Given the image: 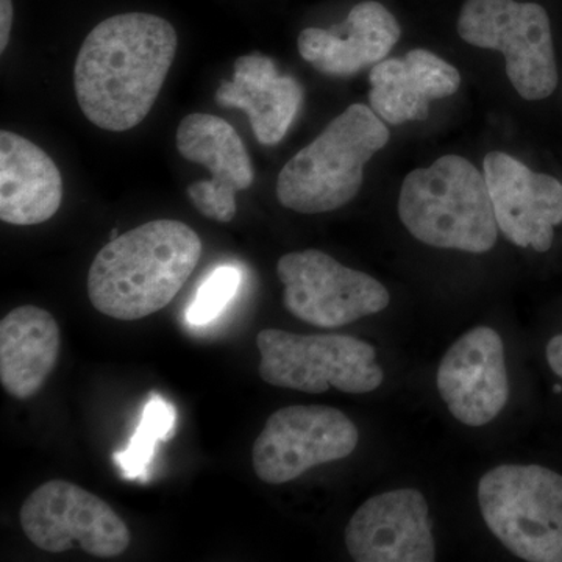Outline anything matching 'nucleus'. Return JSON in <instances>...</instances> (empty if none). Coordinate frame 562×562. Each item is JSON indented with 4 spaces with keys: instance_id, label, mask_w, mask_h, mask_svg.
Returning <instances> with one entry per match:
<instances>
[{
    "instance_id": "nucleus-20",
    "label": "nucleus",
    "mask_w": 562,
    "mask_h": 562,
    "mask_svg": "<svg viewBox=\"0 0 562 562\" xmlns=\"http://www.w3.org/2000/svg\"><path fill=\"white\" fill-rule=\"evenodd\" d=\"M176 409L160 395L154 394L147 402L138 430L128 447L114 454L124 479H140L154 460L158 442L168 441L173 435Z\"/></svg>"
},
{
    "instance_id": "nucleus-6",
    "label": "nucleus",
    "mask_w": 562,
    "mask_h": 562,
    "mask_svg": "<svg viewBox=\"0 0 562 562\" xmlns=\"http://www.w3.org/2000/svg\"><path fill=\"white\" fill-rule=\"evenodd\" d=\"M262 382L271 386L324 394L335 390L368 394L382 386L383 369L371 344L347 335H297L262 330L257 336Z\"/></svg>"
},
{
    "instance_id": "nucleus-8",
    "label": "nucleus",
    "mask_w": 562,
    "mask_h": 562,
    "mask_svg": "<svg viewBox=\"0 0 562 562\" xmlns=\"http://www.w3.org/2000/svg\"><path fill=\"white\" fill-rule=\"evenodd\" d=\"M22 531L47 553L79 546L98 558L120 557L132 541L127 524L92 492L66 480L41 484L22 503Z\"/></svg>"
},
{
    "instance_id": "nucleus-13",
    "label": "nucleus",
    "mask_w": 562,
    "mask_h": 562,
    "mask_svg": "<svg viewBox=\"0 0 562 562\" xmlns=\"http://www.w3.org/2000/svg\"><path fill=\"white\" fill-rule=\"evenodd\" d=\"M177 149L184 160L211 172V180L188 187L192 205L210 220L231 222L236 214V194L250 188L255 179L241 136L221 117L194 113L180 122Z\"/></svg>"
},
{
    "instance_id": "nucleus-24",
    "label": "nucleus",
    "mask_w": 562,
    "mask_h": 562,
    "mask_svg": "<svg viewBox=\"0 0 562 562\" xmlns=\"http://www.w3.org/2000/svg\"><path fill=\"white\" fill-rule=\"evenodd\" d=\"M117 236H120V235H117V231H116V228H114V231L111 232V238L110 239H116Z\"/></svg>"
},
{
    "instance_id": "nucleus-18",
    "label": "nucleus",
    "mask_w": 562,
    "mask_h": 562,
    "mask_svg": "<svg viewBox=\"0 0 562 562\" xmlns=\"http://www.w3.org/2000/svg\"><path fill=\"white\" fill-rule=\"evenodd\" d=\"M63 180L57 165L32 140L0 133V220L38 225L60 210Z\"/></svg>"
},
{
    "instance_id": "nucleus-16",
    "label": "nucleus",
    "mask_w": 562,
    "mask_h": 562,
    "mask_svg": "<svg viewBox=\"0 0 562 562\" xmlns=\"http://www.w3.org/2000/svg\"><path fill=\"white\" fill-rule=\"evenodd\" d=\"M371 109L390 124L427 120L430 103L449 98L460 88L461 76L430 50L414 49L403 60L376 63L369 77Z\"/></svg>"
},
{
    "instance_id": "nucleus-14",
    "label": "nucleus",
    "mask_w": 562,
    "mask_h": 562,
    "mask_svg": "<svg viewBox=\"0 0 562 562\" xmlns=\"http://www.w3.org/2000/svg\"><path fill=\"white\" fill-rule=\"evenodd\" d=\"M346 547L358 562L435 561L430 509L422 492L390 491L362 503L347 525Z\"/></svg>"
},
{
    "instance_id": "nucleus-22",
    "label": "nucleus",
    "mask_w": 562,
    "mask_h": 562,
    "mask_svg": "<svg viewBox=\"0 0 562 562\" xmlns=\"http://www.w3.org/2000/svg\"><path fill=\"white\" fill-rule=\"evenodd\" d=\"M13 16V2L11 0H0V50L2 52L9 46Z\"/></svg>"
},
{
    "instance_id": "nucleus-12",
    "label": "nucleus",
    "mask_w": 562,
    "mask_h": 562,
    "mask_svg": "<svg viewBox=\"0 0 562 562\" xmlns=\"http://www.w3.org/2000/svg\"><path fill=\"white\" fill-rule=\"evenodd\" d=\"M483 171L498 231L522 249L550 250L554 227L562 222L561 181L503 151L487 154Z\"/></svg>"
},
{
    "instance_id": "nucleus-10",
    "label": "nucleus",
    "mask_w": 562,
    "mask_h": 562,
    "mask_svg": "<svg viewBox=\"0 0 562 562\" xmlns=\"http://www.w3.org/2000/svg\"><path fill=\"white\" fill-rule=\"evenodd\" d=\"M360 432L339 409L292 405L272 414L251 450L261 482L284 484L316 465L344 460L357 449Z\"/></svg>"
},
{
    "instance_id": "nucleus-2",
    "label": "nucleus",
    "mask_w": 562,
    "mask_h": 562,
    "mask_svg": "<svg viewBox=\"0 0 562 562\" xmlns=\"http://www.w3.org/2000/svg\"><path fill=\"white\" fill-rule=\"evenodd\" d=\"M201 257V238L183 222H147L110 239L95 255L88 297L113 319H144L173 301Z\"/></svg>"
},
{
    "instance_id": "nucleus-23",
    "label": "nucleus",
    "mask_w": 562,
    "mask_h": 562,
    "mask_svg": "<svg viewBox=\"0 0 562 562\" xmlns=\"http://www.w3.org/2000/svg\"><path fill=\"white\" fill-rule=\"evenodd\" d=\"M547 361L552 371L562 379V335L554 336L547 344Z\"/></svg>"
},
{
    "instance_id": "nucleus-15",
    "label": "nucleus",
    "mask_w": 562,
    "mask_h": 562,
    "mask_svg": "<svg viewBox=\"0 0 562 562\" xmlns=\"http://www.w3.org/2000/svg\"><path fill=\"white\" fill-rule=\"evenodd\" d=\"M341 29L346 35L325 29H305L299 35L302 58L330 77H349L375 66L401 38V25L390 10L375 0L351 9Z\"/></svg>"
},
{
    "instance_id": "nucleus-1",
    "label": "nucleus",
    "mask_w": 562,
    "mask_h": 562,
    "mask_svg": "<svg viewBox=\"0 0 562 562\" xmlns=\"http://www.w3.org/2000/svg\"><path fill=\"white\" fill-rule=\"evenodd\" d=\"M177 46L176 29L155 14H117L95 25L74 68L85 116L109 132L139 125L160 94Z\"/></svg>"
},
{
    "instance_id": "nucleus-19",
    "label": "nucleus",
    "mask_w": 562,
    "mask_h": 562,
    "mask_svg": "<svg viewBox=\"0 0 562 562\" xmlns=\"http://www.w3.org/2000/svg\"><path fill=\"white\" fill-rule=\"evenodd\" d=\"M60 353V328L46 310L25 305L0 322V383L11 397L27 401L47 382Z\"/></svg>"
},
{
    "instance_id": "nucleus-4",
    "label": "nucleus",
    "mask_w": 562,
    "mask_h": 562,
    "mask_svg": "<svg viewBox=\"0 0 562 562\" xmlns=\"http://www.w3.org/2000/svg\"><path fill=\"white\" fill-rule=\"evenodd\" d=\"M387 140L390 131L382 117L353 103L281 169L280 205L302 214L341 209L360 192L366 162Z\"/></svg>"
},
{
    "instance_id": "nucleus-11",
    "label": "nucleus",
    "mask_w": 562,
    "mask_h": 562,
    "mask_svg": "<svg viewBox=\"0 0 562 562\" xmlns=\"http://www.w3.org/2000/svg\"><path fill=\"white\" fill-rule=\"evenodd\" d=\"M438 391L454 419L468 427L494 420L509 398L505 346L491 327L462 335L439 364Z\"/></svg>"
},
{
    "instance_id": "nucleus-21",
    "label": "nucleus",
    "mask_w": 562,
    "mask_h": 562,
    "mask_svg": "<svg viewBox=\"0 0 562 562\" xmlns=\"http://www.w3.org/2000/svg\"><path fill=\"white\" fill-rule=\"evenodd\" d=\"M243 273L233 266H221L210 273L199 288L198 295L187 310V319L192 325H205L216 319L228 302L235 297Z\"/></svg>"
},
{
    "instance_id": "nucleus-7",
    "label": "nucleus",
    "mask_w": 562,
    "mask_h": 562,
    "mask_svg": "<svg viewBox=\"0 0 562 562\" xmlns=\"http://www.w3.org/2000/svg\"><path fill=\"white\" fill-rule=\"evenodd\" d=\"M458 33L471 46L502 52L509 81L527 101H542L557 90L552 27L539 3L468 0Z\"/></svg>"
},
{
    "instance_id": "nucleus-5",
    "label": "nucleus",
    "mask_w": 562,
    "mask_h": 562,
    "mask_svg": "<svg viewBox=\"0 0 562 562\" xmlns=\"http://www.w3.org/2000/svg\"><path fill=\"white\" fill-rule=\"evenodd\" d=\"M492 535L520 560L562 562V475L542 465L503 464L479 484Z\"/></svg>"
},
{
    "instance_id": "nucleus-3",
    "label": "nucleus",
    "mask_w": 562,
    "mask_h": 562,
    "mask_svg": "<svg viewBox=\"0 0 562 562\" xmlns=\"http://www.w3.org/2000/svg\"><path fill=\"white\" fill-rule=\"evenodd\" d=\"M398 216L417 241L438 249L484 254L497 243L486 179L458 155H446L406 177Z\"/></svg>"
},
{
    "instance_id": "nucleus-17",
    "label": "nucleus",
    "mask_w": 562,
    "mask_h": 562,
    "mask_svg": "<svg viewBox=\"0 0 562 562\" xmlns=\"http://www.w3.org/2000/svg\"><path fill=\"white\" fill-rule=\"evenodd\" d=\"M216 101L227 109L243 110L255 138L262 146H276L297 116L303 90L294 77L281 76L271 58L251 54L235 61L233 79L221 85Z\"/></svg>"
},
{
    "instance_id": "nucleus-25",
    "label": "nucleus",
    "mask_w": 562,
    "mask_h": 562,
    "mask_svg": "<svg viewBox=\"0 0 562 562\" xmlns=\"http://www.w3.org/2000/svg\"><path fill=\"white\" fill-rule=\"evenodd\" d=\"M562 391V386H560V384H557V386H554V392H561Z\"/></svg>"
},
{
    "instance_id": "nucleus-9",
    "label": "nucleus",
    "mask_w": 562,
    "mask_h": 562,
    "mask_svg": "<svg viewBox=\"0 0 562 562\" xmlns=\"http://www.w3.org/2000/svg\"><path fill=\"white\" fill-rule=\"evenodd\" d=\"M283 303L292 316L319 328H341L387 308L379 280L347 268L321 250L292 251L277 265Z\"/></svg>"
}]
</instances>
